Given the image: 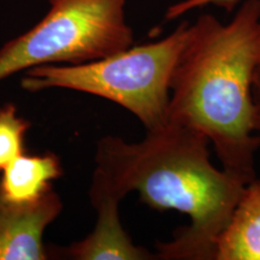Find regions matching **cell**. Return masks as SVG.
<instances>
[{"instance_id":"8992f818","label":"cell","mask_w":260,"mask_h":260,"mask_svg":"<svg viewBox=\"0 0 260 260\" xmlns=\"http://www.w3.org/2000/svg\"><path fill=\"white\" fill-rule=\"evenodd\" d=\"M96 222L88 235L63 247H48V255L69 260H153L155 253L136 246L119 218L121 201L109 195H90Z\"/></svg>"},{"instance_id":"3957f363","label":"cell","mask_w":260,"mask_h":260,"mask_svg":"<svg viewBox=\"0 0 260 260\" xmlns=\"http://www.w3.org/2000/svg\"><path fill=\"white\" fill-rule=\"evenodd\" d=\"M184 21L168 37L88 63L46 64L24 71L25 92L70 89L92 94L122 106L153 130L168 121L170 80L187 37Z\"/></svg>"},{"instance_id":"8fae6325","label":"cell","mask_w":260,"mask_h":260,"mask_svg":"<svg viewBox=\"0 0 260 260\" xmlns=\"http://www.w3.org/2000/svg\"><path fill=\"white\" fill-rule=\"evenodd\" d=\"M253 100L255 106V130L260 132V64L253 77Z\"/></svg>"},{"instance_id":"30bf717a","label":"cell","mask_w":260,"mask_h":260,"mask_svg":"<svg viewBox=\"0 0 260 260\" xmlns=\"http://www.w3.org/2000/svg\"><path fill=\"white\" fill-rule=\"evenodd\" d=\"M239 3H241V0H182V2L172 4L167 10L165 18L168 21H172V19L182 17L191 10L201 9L209 5L218 6V8L225 10L226 12H232Z\"/></svg>"},{"instance_id":"9c48e42d","label":"cell","mask_w":260,"mask_h":260,"mask_svg":"<svg viewBox=\"0 0 260 260\" xmlns=\"http://www.w3.org/2000/svg\"><path fill=\"white\" fill-rule=\"evenodd\" d=\"M30 126V122L19 115L15 104L0 106V174L25 152V138Z\"/></svg>"},{"instance_id":"ba28073f","label":"cell","mask_w":260,"mask_h":260,"mask_svg":"<svg viewBox=\"0 0 260 260\" xmlns=\"http://www.w3.org/2000/svg\"><path fill=\"white\" fill-rule=\"evenodd\" d=\"M214 260H260V178L246 184L217 241Z\"/></svg>"},{"instance_id":"52a82bcc","label":"cell","mask_w":260,"mask_h":260,"mask_svg":"<svg viewBox=\"0 0 260 260\" xmlns=\"http://www.w3.org/2000/svg\"><path fill=\"white\" fill-rule=\"evenodd\" d=\"M59 157L53 152L28 153L14 159L0 174V193L12 203H34L63 176Z\"/></svg>"},{"instance_id":"277c9868","label":"cell","mask_w":260,"mask_h":260,"mask_svg":"<svg viewBox=\"0 0 260 260\" xmlns=\"http://www.w3.org/2000/svg\"><path fill=\"white\" fill-rule=\"evenodd\" d=\"M48 3L40 22L0 48V82L39 65L83 64L133 46L125 0Z\"/></svg>"},{"instance_id":"5b68a950","label":"cell","mask_w":260,"mask_h":260,"mask_svg":"<svg viewBox=\"0 0 260 260\" xmlns=\"http://www.w3.org/2000/svg\"><path fill=\"white\" fill-rule=\"evenodd\" d=\"M63 211L60 195L52 188L34 203L18 204L0 193V260H47L44 234Z\"/></svg>"},{"instance_id":"7a4b0ae2","label":"cell","mask_w":260,"mask_h":260,"mask_svg":"<svg viewBox=\"0 0 260 260\" xmlns=\"http://www.w3.org/2000/svg\"><path fill=\"white\" fill-rule=\"evenodd\" d=\"M260 64V0H245L222 23L204 14L188 25L172 71L168 119L207 136L225 171L248 184L254 178L253 77Z\"/></svg>"},{"instance_id":"6da1fadb","label":"cell","mask_w":260,"mask_h":260,"mask_svg":"<svg viewBox=\"0 0 260 260\" xmlns=\"http://www.w3.org/2000/svg\"><path fill=\"white\" fill-rule=\"evenodd\" d=\"M207 136L174 121L146 130L139 142L107 135L96 142L90 195L122 201L138 191L157 211H178L190 223L168 242L157 243V259L214 260L217 241L229 223L246 183L214 168Z\"/></svg>"}]
</instances>
